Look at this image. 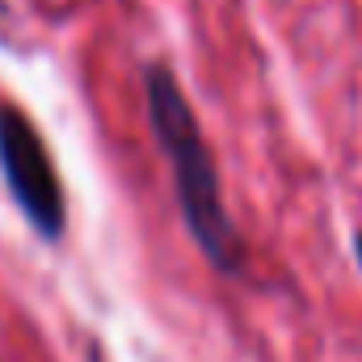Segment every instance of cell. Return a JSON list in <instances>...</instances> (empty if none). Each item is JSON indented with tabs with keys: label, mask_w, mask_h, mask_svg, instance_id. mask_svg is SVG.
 I'll list each match as a JSON object with an SVG mask.
<instances>
[{
	"label": "cell",
	"mask_w": 362,
	"mask_h": 362,
	"mask_svg": "<svg viewBox=\"0 0 362 362\" xmlns=\"http://www.w3.org/2000/svg\"><path fill=\"white\" fill-rule=\"evenodd\" d=\"M144 105H148V131L169 165L173 177V198H177L181 223L202 253V262L223 278H236L245 270V236L228 211L219 165L211 152V139L181 89L177 72L165 59H152L144 68Z\"/></svg>",
	"instance_id": "obj_1"
},
{
	"label": "cell",
	"mask_w": 362,
	"mask_h": 362,
	"mask_svg": "<svg viewBox=\"0 0 362 362\" xmlns=\"http://www.w3.org/2000/svg\"><path fill=\"white\" fill-rule=\"evenodd\" d=\"M0 181L42 245H59L68 236V189L59 165L38 122L17 101H0Z\"/></svg>",
	"instance_id": "obj_2"
},
{
	"label": "cell",
	"mask_w": 362,
	"mask_h": 362,
	"mask_svg": "<svg viewBox=\"0 0 362 362\" xmlns=\"http://www.w3.org/2000/svg\"><path fill=\"white\" fill-rule=\"evenodd\" d=\"M350 245H354V262H358V270H362V228L354 232V240H350Z\"/></svg>",
	"instance_id": "obj_3"
}]
</instances>
